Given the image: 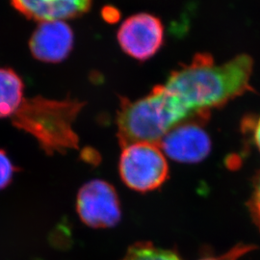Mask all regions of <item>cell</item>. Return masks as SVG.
Returning a JSON list of instances; mask_svg holds the SVG:
<instances>
[{
  "label": "cell",
  "mask_w": 260,
  "mask_h": 260,
  "mask_svg": "<svg viewBox=\"0 0 260 260\" xmlns=\"http://www.w3.org/2000/svg\"><path fill=\"white\" fill-rule=\"evenodd\" d=\"M24 84L8 68H0V119L12 118L24 101Z\"/></svg>",
  "instance_id": "10"
},
{
  "label": "cell",
  "mask_w": 260,
  "mask_h": 260,
  "mask_svg": "<svg viewBox=\"0 0 260 260\" xmlns=\"http://www.w3.org/2000/svg\"><path fill=\"white\" fill-rule=\"evenodd\" d=\"M191 120L166 87L159 85L138 101L121 99L117 119L118 137L121 148L136 142L159 144L173 127Z\"/></svg>",
  "instance_id": "2"
},
{
  "label": "cell",
  "mask_w": 260,
  "mask_h": 260,
  "mask_svg": "<svg viewBox=\"0 0 260 260\" xmlns=\"http://www.w3.org/2000/svg\"><path fill=\"white\" fill-rule=\"evenodd\" d=\"M93 0H11L13 7L25 18L39 22L81 17Z\"/></svg>",
  "instance_id": "9"
},
{
  "label": "cell",
  "mask_w": 260,
  "mask_h": 260,
  "mask_svg": "<svg viewBox=\"0 0 260 260\" xmlns=\"http://www.w3.org/2000/svg\"><path fill=\"white\" fill-rule=\"evenodd\" d=\"M249 208L253 222L260 230V172L253 180V187L251 200L249 202Z\"/></svg>",
  "instance_id": "13"
},
{
  "label": "cell",
  "mask_w": 260,
  "mask_h": 260,
  "mask_svg": "<svg viewBox=\"0 0 260 260\" xmlns=\"http://www.w3.org/2000/svg\"><path fill=\"white\" fill-rule=\"evenodd\" d=\"M121 260H181L176 252L140 242L131 246Z\"/></svg>",
  "instance_id": "11"
},
{
  "label": "cell",
  "mask_w": 260,
  "mask_h": 260,
  "mask_svg": "<svg viewBox=\"0 0 260 260\" xmlns=\"http://www.w3.org/2000/svg\"><path fill=\"white\" fill-rule=\"evenodd\" d=\"M252 60L240 55L218 65L212 56L199 54L173 72L164 84L192 120H205L209 112L251 91Z\"/></svg>",
  "instance_id": "1"
},
{
  "label": "cell",
  "mask_w": 260,
  "mask_h": 260,
  "mask_svg": "<svg viewBox=\"0 0 260 260\" xmlns=\"http://www.w3.org/2000/svg\"><path fill=\"white\" fill-rule=\"evenodd\" d=\"M252 138L255 146L260 151V117L252 124Z\"/></svg>",
  "instance_id": "15"
},
{
  "label": "cell",
  "mask_w": 260,
  "mask_h": 260,
  "mask_svg": "<svg viewBox=\"0 0 260 260\" xmlns=\"http://www.w3.org/2000/svg\"><path fill=\"white\" fill-rule=\"evenodd\" d=\"M247 248H237V250H234L231 253H229V256H223V257H205L201 260H232L236 258L237 256H240L244 252H246Z\"/></svg>",
  "instance_id": "14"
},
{
  "label": "cell",
  "mask_w": 260,
  "mask_h": 260,
  "mask_svg": "<svg viewBox=\"0 0 260 260\" xmlns=\"http://www.w3.org/2000/svg\"><path fill=\"white\" fill-rule=\"evenodd\" d=\"M15 168L8 155L3 149H0V190L9 185L13 179Z\"/></svg>",
  "instance_id": "12"
},
{
  "label": "cell",
  "mask_w": 260,
  "mask_h": 260,
  "mask_svg": "<svg viewBox=\"0 0 260 260\" xmlns=\"http://www.w3.org/2000/svg\"><path fill=\"white\" fill-rule=\"evenodd\" d=\"M164 154L178 163L202 162L211 150V140L199 121H187L173 127L159 142Z\"/></svg>",
  "instance_id": "7"
},
{
  "label": "cell",
  "mask_w": 260,
  "mask_h": 260,
  "mask_svg": "<svg viewBox=\"0 0 260 260\" xmlns=\"http://www.w3.org/2000/svg\"><path fill=\"white\" fill-rule=\"evenodd\" d=\"M76 209L82 222L91 228H112L121 220L118 194L111 184L102 179L91 180L81 187Z\"/></svg>",
  "instance_id": "5"
},
{
  "label": "cell",
  "mask_w": 260,
  "mask_h": 260,
  "mask_svg": "<svg viewBox=\"0 0 260 260\" xmlns=\"http://www.w3.org/2000/svg\"><path fill=\"white\" fill-rule=\"evenodd\" d=\"M74 32L64 20L40 22L29 41L32 55L45 63H60L74 47Z\"/></svg>",
  "instance_id": "8"
},
{
  "label": "cell",
  "mask_w": 260,
  "mask_h": 260,
  "mask_svg": "<svg viewBox=\"0 0 260 260\" xmlns=\"http://www.w3.org/2000/svg\"><path fill=\"white\" fill-rule=\"evenodd\" d=\"M119 172L125 185L144 193L157 189L167 180L169 165L158 144L136 142L122 148Z\"/></svg>",
  "instance_id": "4"
},
{
  "label": "cell",
  "mask_w": 260,
  "mask_h": 260,
  "mask_svg": "<svg viewBox=\"0 0 260 260\" xmlns=\"http://www.w3.org/2000/svg\"><path fill=\"white\" fill-rule=\"evenodd\" d=\"M121 49L132 58L146 61L157 53L164 42V26L153 15L141 13L125 19L118 30Z\"/></svg>",
  "instance_id": "6"
},
{
  "label": "cell",
  "mask_w": 260,
  "mask_h": 260,
  "mask_svg": "<svg viewBox=\"0 0 260 260\" xmlns=\"http://www.w3.org/2000/svg\"><path fill=\"white\" fill-rule=\"evenodd\" d=\"M84 104L78 100L56 101L38 95L24 99L11 119L16 127L37 140L47 153L63 152L78 148L73 125Z\"/></svg>",
  "instance_id": "3"
}]
</instances>
